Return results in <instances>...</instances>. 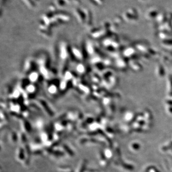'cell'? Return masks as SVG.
<instances>
[{
	"label": "cell",
	"instance_id": "cell-5",
	"mask_svg": "<svg viewBox=\"0 0 172 172\" xmlns=\"http://www.w3.org/2000/svg\"><path fill=\"white\" fill-rule=\"evenodd\" d=\"M10 138L12 142L15 143L17 142V141H19V137L18 135L15 132L12 131L10 135Z\"/></svg>",
	"mask_w": 172,
	"mask_h": 172
},
{
	"label": "cell",
	"instance_id": "cell-1",
	"mask_svg": "<svg viewBox=\"0 0 172 172\" xmlns=\"http://www.w3.org/2000/svg\"><path fill=\"white\" fill-rule=\"evenodd\" d=\"M26 158V156L25 148L23 147L19 148L16 153V159L19 162L24 163Z\"/></svg>",
	"mask_w": 172,
	"mask_h": 172
},
{
	"label": "cell",
	"instance_id": "cell-7",
	"mask_svg": "<svg viewBox=\"0 0 172 172\" xmlns=\"http://www.w3.org/2000/svg\"><path fill=\"white\" fill-rule=\"evenodd\" d=\"M87 142H88V139L87 138H83L80 139L79 141V143L81 144H85Z\"/></svg>",
	"mask_w": 172,
	"mask_h": 172
},
{
	"label": "cell",
	"instance_id": "cell-2",
	"mask_svg": "<svg viewBox=\"0 0 172 172\" xmlns=\"http://www.w3.org/2000/svg\"><path fill=\"white\" fill-rule=\"evenodd\" d=\"M87 161L86 160H83L79 164L77 170V172H86V168H87Z\"/></svg>",
	"mask_w": 172,
	"mask_h": 172
},
{
	"label": "cell",
	"instance_id": "cell-4",
	"mask_svg": "<svg viewBox=\"0 0 172 172\" xmlns=\"http://www.w3.org/2000/svg\"><path fill=\"white\" fill-rule=\"evenodd\" d=\"M19 137V141L24 145L26 144V142H27V138L26 136L25 133L24 132H22L20 133V134L18 135Z\"/></svg>",
	"mask_w": 172,
	"mask_h": 172
},
{
	"label": "cell",
	"instance_id": "cell-3",
	"mask_svg": "<svg viewBox=\"0 0 172 172\" xmlns=\"http://www.w3.org/2000/svg\"><path fill=\"white\" fill-rule=\"evenodd\" d=\"M62 148L64 150V152H66V153H67V154H68L69 156H73L74 155V153L73 152V151L70 148V147H68V146L66 144H63L62 146Z\"/></svg>",
	"mask_w": 172,
	"mask_h": 172
},
{
	"label": "cell",
	"instance_id": "cell-6",
	"mask_svg": "<svg viewBox=\"0 0 172 172\" xmlns=\"http://www.w3.org/2000/svg\"><path fill=\"white\" fill-rule=\"evenodd\" d=\"M58 172H73V170L70 166H60L57 168Z\"/></svg>",
	"mask_w": 172,
	"mask_h": 172
}]
</instances>
